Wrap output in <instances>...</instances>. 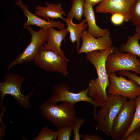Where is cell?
Listing matches in <instances>:
<instances>
[{"label": "cell", "instance_id": "obj_1", "mask_svg": "<svg viewBox=\"0 0 140 140\" xmlns=\"http://www.w3.org/2000/svg\"><path fill=\"white\" fill-rule=\"evenodd\" d=\"M115 48L112 46L104 50H96L86 53L87 60L95 67L97 78L91 79L87 88L88 94L100 107L106 102L108 95L106 89L109 84V78L106 67L108 56L114 52Z\"/></svg>", "mask_w": 140, "mask_h": 140}, {"label": "cell", "instance_id": "obj_2", "mask_svg": "<svg viewBox=\"0 0 140 140\" xmlns=\"http://www.w3.org/2000/svg\"><path fill=\"white\" fill-rule=\"evenodd\" d=\"M128 98L118 95H108L106 103L100 107L95 117L97 122V129L107 137L110 136L114 120Z\"/></svg>", "mask_w": 140, "mask_h": 140}, {"label": "cell", "instance_id": "obj_3", "mask_svg": "<svg viewBox=\"0 0 140 140\" xmlns=\"http://www.w3.org/2000/svg\"><path fill=\"white\" fill-rule=\"evenodd\" d=\"M40 109L44 117L57 128L73 125L76 118L74 105L66 102L59 105L45 102Z\"/></svg>", "mask_w": 140, "mask_h": 140}, {"label": "cell", "instance_id": "obj_4", "mask_svg": "<svg viewBox=\"0 0 140 140\" xmlns=\"http://www.w3.org/2000/svg\"><path fill=\"white\" fill-rule=\"evenodd\" d=\"M3 78L4 81L0 82V106L1 110L4 107L3 100L6 94L13 96L22 108H29L30 104L29 99L33 94V90L26 95L22 93L21 89L25 81L24 77L16 73L8 72L4 75Z\"/></svg>", "mask_w": 140, "mask_h": 140}, {"label": "cell", "instance_id": "obj_5", "mask_svg": "<svg viewBox=\"0 0 140 140\" xmlns=\"http://www.w3.org/2000/svg\"><path fill=\"white\" fill-rule=\"evenodd\" d=\"M31 35L29 44L8 65V71L13 66L33 61L40 48L47 42L48 29L41 28L38 31L33 30L30 26L26 27Z\"/></svg>", "mask_w": 140, "mask_h": 140}, {"label": "cell", "instance_id": "obj_6", "mask_svg": "<svg viewBox=\"0 0 140 140\" xmlns=\"http://www.w3.org/2000/svg\"><path fill=\"white\" fill-rule=\"evenodd\" d=\"M70 86L67 84L61 83L54 86L51 95L45 103L56 104L60 102H66L74 105L76 103L86 102L92 104L94 107V116L96 115V108L99 105L88 94L87 88L78 93L71 92Z\"/></svg>", "mask_w": 140, "mask_h": 140}, {"label": "cell", "instance_id": "obj_7", "mask_svg": "<svg viewBox=\"0 0 140 140\" xmlns=\"http://www.w3.org/2000/svg\"><path fill=\"white\" fill-rule=\"evenodd\" d=\"M69 60L65 56L45 49L43 46L33 61L37 66L41 69L48 72H58L66 76L68 73L67 65Z\"/></svg>", "mask_w": 140, "mask_h": 140}, {"label": "cell", "instance_id": "obj_8", "mask_svg": "<svg viewBox=\"0 0 140 140\" xmlns=\"http://www.w3.org/2000/svg\"><path fill=\"white\" fill-rule=\"evenodd\" d=\"M136 98L129 99L121 107L115 117L110 136L112 139L122 140L129 129L135 111Z\"/></svg>", "mask_w": 140, "mask_h": 140}, {"label": "cell", "instance_id": "obj_9", "mask_svg": "<svg viewBox=\"0 0 140 140\" xmlns=\"http://www.w3.org/2000/svg\"><path fill=\"white\" fill-rule=\"evenodd\" d=\"M121 52L116 49L109 54L106 61L108 74L118 71L128 70L134 72L140 75V61L137 56L131 53Z\"/></svg>", "mask_w": 140, "mask_h": 140}, {"label": "cell", "instance_id": "obj_10", "mask_svg": "<svg viewBox=\"0 0 140 140\" xmlns=\"http://www.w3.org/2000/svg\"><path fill=\"white\" fill-rule=\"evenodd\" d=\"M109 84L107 87L108 95H118L129 99L136 98L140 95V87L134 80H127L115 72L109 74Z\"/></svg>", "mask_w": 140, "mask_h": 140}, {"label": "cell", "instance_id": "obj_11", "mask_svg": "<svg viewBox=\"0 0 140 140\" xmlns=\"http://www.w3.org/2000/svg\"><path fill=\"white\" fill-rule=\"evenodd\" d=\"M137 0H103L95 8L96 12L101 13H116L122 14L125 22L130 20Z\"/></svg>", "mask_w": 140, "mask_h": 140}, {"label": "cell", "instance_id": "obj_12", "mask_svg": "<svg viewBox=\"0 0 140 140\" xmlns=\"http://www.w3.org/2000/svg\"><path fill=\"white\" fill-rule=\"evenodd\" d=\"M81 38L82 43L77 54L85 53L96 50H104L112 46L113 42L110 36L96 38L86 30L82 32Z\"/></svg>", "mask_w": 140, "mask_h": 140}, {"label": "cell", "instance_id": "obj_13", "mask_svg": "<svg viewBox=\"0 0 140 140\" xmlns=\"http://www.w3.org/2000/svg\"><path fill=\"white\" fill-rule=\"evenodd\" d=\"M15 3L19 6L24 15L27 18L26 22L24 24V30L27 26L31 25H35L41 28L48 29L51 27H56L60 29L65 28V24L60 21L52 20L47 21L31 13L29 11L27 5L24 4L22 0H18Z\"/></svg>", "mask_w": 140, "mask_h": 140}, {"label": "cell", "instance_id": "obj_14", "mask_svg": "<svg viewBox=\"0 0 140 140\" xmlns=\"http://www.w3.org/2000/svg\"><path fill=\"white\" fill-rule=\"evenodd\" d=\"M69 33L66 29L58 31L53 27L48 29V36L47 42L43 46L45 48L55 52L62 56H65L63 51L60 49L61 43Z\"/></svg>", "mask_w": 140, "mask_h": 140}, {"label": "cell", "instance_id": "obj_15", "mask_svg": "<svg viewBox=\"0 0 140 140\" xmlns=\"http://www.w3.org/2000/svg\"><path fill=\"white\" fill-rule=\"evenodd\" d=\"M45 4V6L38 5L36 7L34 14L41 16L47 21L50 20L51 19L60 18L62 19V16H66L61 3L56 4L46 2Z\"/></svg>", "mask_w": 140, "mask_h": 140}, {"label": "cell", "instance_id": "obj_16", "mask_svg": "<svg viewBox=\"0 0 140 140\" xmlns=\"http://www.w3.org/2000/svg\"><path fill=\"white\" fill-rule=\"evenodd\" d=\"M93 6L85 3L84 15L88 25V32L93 37L96 38L109 36L110 33L107 29H102L96 25Z\"/></svg>", "mask_w": 140, "mask_h": 140}, {"label": "cell", "instance_id": "obj_17", "mask_svg": "<svg viewBox=\"0 0 140 140\" xmlns=\"http://www.w3.org/2000/svg\"><path fill=\"white\" fill-rule=\"evenodd\" d=\"M72 19H68L63 18L62 20L66 22L67 27V30L70 33L69 38L72 43L76 41L77 43L76 51L79 50L80 42L82 33L88 27L86 19H83L80 23L75 24L72 21Z\"/></svg>", "mask_w": 140, "mask_h": 140}, {"label": "cell", "instance_id": "obj_18", "mask_svg": "<svg viewBox=\"0 0 140 140\" xmlns=\"http://www.w3.org/2000/svg\"><path fill=\"white\" fill-rule=\"evenodd\" d=\"M139 39L138 36L136 33L132 36H128L126 43L122 44L118 50L121 52L130 53L137 56L140 61V45Z\"/></svg>", "mask_w": 140, "mask_h": 140}, {"label": "cell", "instance_id": "obj_19", "mask_svg": "<svg viewBox=\"0 0 140 140\" xmlns=\"http://www.w3.org/2000/svg\"><path fill=\"white\" fill-rule=\"evenodd\" d=\"M72 6L68 12L66 18H75L80 20L84 15L85 2L84 0H71Z\"/></svg>", "mask_w": 140, "mask_h": 140}, {"label": "cell", "instance_id": "obj_20", "mask_svg": "<svg viewBox=\"0 0 140 140\" xmlns=\"http://www.w3.org/2000/svg\"><path fill=\"white\" fill-rule=\"evenodd\" d=\"M136 107L132 122L122 140H124L132 132L140 131V95L136 97Z\"/></svg>", "mask_w": 140, "mask_h": 140}, {"label": "cell", "instance_id": "obj_21", "mask_svg": "<svg viewBox=\"0 0 140 140\" xmlns=\"http://www.w3.org/2000/svg\"><path fill=\"white\" fill-rule=\"evenodd\" d=\"M58 135L57 130L53 131L47 127L43 128L34 140H55L57 139Z\"/></svg>", "mask_w": 140, "mask_h": 140}, {"label": "cell", "instance_id": "obj_22", "mask_svg": "<svg viewBox=\"0 0 140 140\" xmlns=\"http://www.w3.org/2000/svg\"><path fill=\"white\" fill-rule=\"evenodd\" d=\"M73 125H68L60 128H57L58 132L57 139L70 140L72 131L73 130Z\"/></svg>", "mask_w": 140, "mask_h": 140}, {"label": "cell", "instance_id": "obj_23", "mask_svg": "<svg viewBox=\"0 0 140 140\" xmlns=\"http://www.w3.org/2000/svg\"><path fill=\"white\" fill-rule=\"evenodd\" d=\"M130 20L134 25L140 26V0L136 2Z\"/></svg>", "mask_w": 140, "mask_h": 140}, {"label": "cell", "instance_id": "obj_24", "mask_svg": "<svg viewBox=\"0 0 140 140\" xmlns=\"http://www.w3.org/2000/svg\"><path fill=\"white\" fill-rule=\"evenodd\" d=\"M86 120V119L84 118L76 117L73 125V131L74 132V135L73 140H81V135L79 134V129L80 127L85 122Z\"/></svg>", "mask_w": 140, "mask_h": 140}, {"label": "cell", "instance_id": "obj_25", "mask_svg": "<svg viewBox=\"0 0 140 140\" xmlns=\"http://www.w3.org/2000/svg\"><path fill=\"white\" fill-rule=\"evenodd\" d=\"M118 73L120 75L126 77L129 79L134 80L140 87V76L137 74L132 73L128 70L119 71Z\"/></svg>", "mask_w": 140, "mask_h": 140}, {"label": "cell", "instance_id": "obj_26", "mask_svg": "<svg viewBox=\"0 0 140 140\" xmlns=\"http://www.w3.org/2000/svg\"><path fill=\"white\" fill-rule=\"evenodd\" d=\"M111 20L113 24L117 25H120L125 22L124 16L119 13L112 14L111 17Z\"/></svg>", "mask_w": 140, "mask_h": 140}, {"label": "cell", "instance_id": "obj_27", "mask_svg": "<svg viewBox=\"0 0 140 140\" xmlns=\"http://www.w3.org/2000/svg\"><path fill=\"white\" fill-rule=\"evenodd\" d=\"M81 140H104V139L98 134H81Z\"/></svg>", "mask_w": 140, "mask_h": 140}, {"label": "cell", "instance_id": "obj_28", "mask_svg": "<svg viewBox=\"0 0 140 140\" xmlns=\"http://www.w3.org/2000/svg\"><path fill=\"white\" fill-rule=\"evenodd\" d=\"M124 140H140V131L132 132Z\"/></svg>", "mask_w": 140, "mask_h": 140}, {"label": "cell", "instance_id": "obj_29", "mask_svg": "<svg viewBox=\"0 0 140 140\" xmlns=\"http://www.w3.org/2000/svg\"><path fill=\"white\" fill-rule=\"evenodd\" d=\"M103 0H84L86 3L95 6L101 2Z\"/></svg>", "mask_w": 140, "mask_h": 140}, {"label": "cell", "instance_id": "obj_30", "mask_svg": "<svg viewBox=\"0 0 140 140\" xmlns=\"http://www.w3.org/2000/svg\"><path fill=\"white\" fill-rule=\"evenodd\" d=\"M135 31L138 35L139 39H140V26H136Z\"/></svg>", "mask_w": 140, "mask_h": 140}, {"label": "cell", "instance_id": "obj_31", "mask_svg": "<svg viewBox=\"0 0 140 140\" xmlns=\"http://www.w3.org/2000/svg\"><path fill=\"white\" fill-rule=\"evenodd\" d=\"M3 0V1H6V0Z\"/></svg>", "mask_w": 140, "mask_h": 140}, {"label": "cell", "instance_id": "obj_32", "mask_svg": "<svg viewBox=\"0 0 140 140\" xmlns=\"http://www.w3.org/2000/svg\"></svg>", "mask_w": 140, "mask_h": 140}]
</instances>
